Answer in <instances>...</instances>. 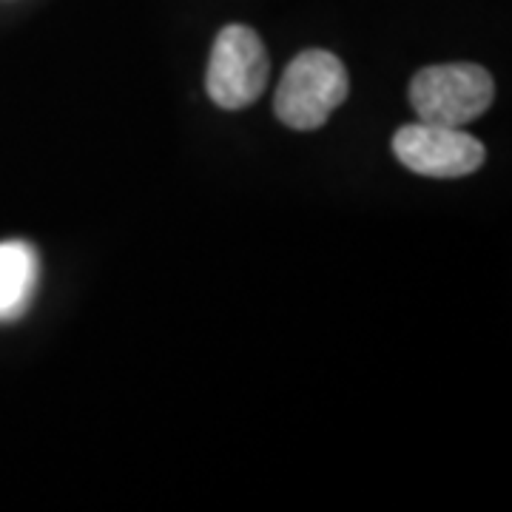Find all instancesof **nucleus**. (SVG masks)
<instances>
[{"instance_id": "nucleus-1", "label": "nucleus", "mask_w": 512, "mask_h": 512, "mask_svg": "<svg viewBox=\"0 0 512 512\" xmlns=\"http://www.w3.org/2000/svg\"><path fill=\"white\" fill-rule=\"evenodd\" d=\"M348 69L325 49H308L288 63L274 97L276 117L296 131H313L348 100Z\"/></svg>"}, {"instance_id": "nucleus-2", "label": "nucleus", "mask_w": 512, "mask_h": 512, "mask_svg": "<svg viewBox=\"0 0 512 512\" xmlns=\"http://www.w3.org/2000/svg\"><path fill=\"white\" fill-rule=\"evenodd\" d=\"M495 83L476 63L427 66L410 80V103L421 123L461 128L493 106Z\"/></svg>"}, {"instance_id": "nucleus-3", "label": "nucleus", "mask_w": 512, "mask_h": 512, "mask_svg": "<svg viewBox=\"0 0 512 512\" xmlns=\"http://www.w3.org/2000/svg\"><path fill=\"white\" fill-rule=\"evenodd\" d=\"M271 60L262 37L248 26H225L211 49L205 89L225 111L248 109L268 89Z\"/></svg>"}, {"instance_id": "nucleus-4", "label": "nucleus", "mask_w": 512, "mask_h": 512, "mask_svg": "<svg viewBox=\"0 0 512 512\" xmlns=\"http://www.w3.org/2000/svg\"><path fill=\"white\" fill-rule=\"evenodd\" d=\"M393 151L399 163L421 177L456 180L467 177L484 165L487 151L473 134L461 128L436 126V123H413L402 126L393 137Z\"/></svg>"}, {"instance_id": "nucleus-5", "label": "nucleus", "mask_w": 512, "mask_h": 512, "mask_svg": "<svg viewBox=\"0 0 512 512\" xmlns=\"http://www.w3.org/2000/svg\"><path fill=\"white\" fill-rule=\"evenodd\" d=\"M40 279V259L29 242L0 245V319H15L29 308Z\"/></svg>"}]
</instances>
